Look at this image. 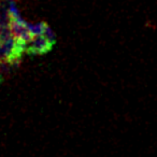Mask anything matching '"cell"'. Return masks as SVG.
<instances>
[]
</instances>
